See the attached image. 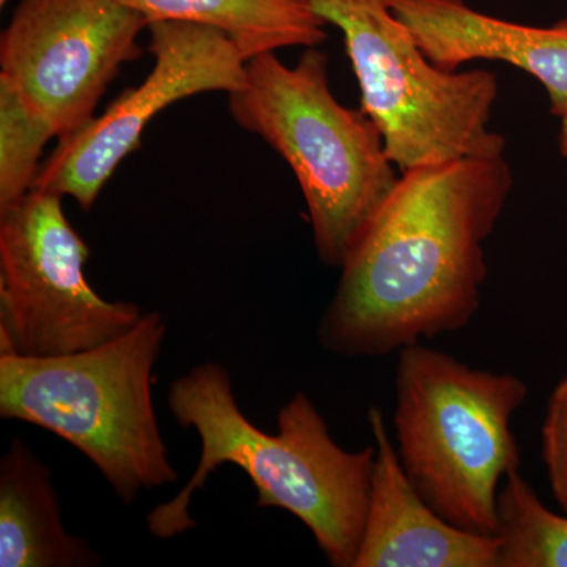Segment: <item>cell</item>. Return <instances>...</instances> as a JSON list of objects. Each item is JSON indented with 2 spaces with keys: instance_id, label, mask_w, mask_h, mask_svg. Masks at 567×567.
<instances>
[{
  "instance_id": "obj_1",
  "label": "cell",
  "mask_w": 567,
  "mask_h": 567,
  "mask_svg": "<svg viewBox=\"0 0 567 567\" xmlns=\"http://www.w3.org/2000/svg\"><path fill=\"white\" fill-rule=\"evenodd\" d=\"M505 155L401 173L347 257L317 339L344 358H380L454 333L481 308L486 241L513 193Z\"/></svg>"
},
{
  "instance_id": "obj_2",
  "label": "cell",
  "mask_w": 567,
  "mask_h": 567,
  "mask_svg": "<svg viewBox=\"0 0 567 567\" xmlns=\"http://www.w3.org/2000/svg\"><path fill=\"white\" fill-rule=\"evenodd\" d=\"M178 425L200 440L199 464L169 502L153 507L147 528L174 539L196 528L194 495L221 465L244 470L257 491V507L297 517L333 567H353L371 496L375 446L347 451L336 443L312 399L295 393L279 410L278 432L268 434L245 415L224 365L197 364L167 390Z\"/></svg>"
},
{
  "instance_id": "obj_3",
  "label": "cell",
  "mask_w": 567,
  "mask_h": 567,
  "mask_svg": "<svg viewBox=\"0 0 567 567\" xmlns=\"http://www.w3.org/2000/svg\"><path fill=\"white\" fill-rule=\"evenodd\" d=\"M328 55L306 48L286 65L276 52L246 63L244 87L229 93L234 122L287 163L303 194L319 259L341 268L386 203L401 171L363 110L342 106Z\"/></svg>"
},
{
  "instance_id": "obj_4",
  "label": "cell",
  "mask_w": 567,
  "mask_h": 567,
  "mask_svg": "<svg viewBox=\"0 0 567 567\" xmlns=\"http://www.w3.org/2000/svg\"><path fill=\"white\" fill-rule=\"evenodd\" d=\"M166 331L162 312L151 311L125 334L82 352L0 353V416L61 436L123 505L177 483L152 394Z\"/></svg>"
},
{
  "instance_id": "obj_5",
  "label": "cell",
  "mask_w": 567,
  "mask_h": 567,
  "mask_svg": "<svg viewBox=\"0 0 567 567\" xmlns=\"http://www.w3.org/2000/svg\"><path fill=\"white\" fill-rule=\"evenodd\" d=\"M398 354L394 447L406 477L450 524L496 536L499 488L520 466L511 424L527 401V383L423 342Z\"/></svg>"
},
{
  "instance_id": "obj_6",
  "label": "cell",
  "mask_w": 567,
  "mask_h": 567,
  "mask_svg": "<svg viewBox=\"0 0 567 567\" xmlns=\"http://www.w3.org/2000/svg\"><path fill=\"white\" fill-rule=\"evenodd\" d=\"M344 35L361 91V110L382 133L401 173L427 164L505 155L491 128L498 99L492 71L436 66L395 17L391 0H311Z\"/></svg>"
},
{
  "instance_id": "obj_7",
  "label": "cell",
  "mask_w": 567,
  "mask_h": 567,
  "mask_svg": "<svg viewBox=\"0 0 567 567\" xmlns=\"http://www.w3.org/2000/svg\"><path fill=\"white\" fill-rule=\"evenodd\" d=\"M89 257L62 196L31 192L0 210V353L82 352L140 322V305L106 300L93 289Z\"/></svg>"
},
{
  "instance_id": "obj_8",
  "label": "cell",
  "mask_w": 567,
  "mask_h": 567,
  "mask_svg": "<svg viewBox=\"0 0 567 567\" xmlns=\"http://www.w3.org/2000/svg\"><path fill=\"white\" fill-rule=\"evenodd\" d=\"M148 25L121 0H20L0 39V78L62 140L93 121Z\"/></svg>"
},
{
  "instance_id": "obj_9",
  "label": "cell",
  "mask_w": 567,
  "mask_h": 567,
  "mask_svg": "<svg viewBox=\"0 0 567 567\" xmlns=\"http://www.w3.org/2000/svg\"><path fill=\"white\" fill-rule=\"evenodd\" d=\"M151 73L126 89L80 132L59 140L41 164L32 192L70 196L91 210L123 159L141 145L148 122L171 104L207 92L244 87L246 59L233 40L192 22H151Z\"/></svg>"
},
{
  "instance_id": "obj_10",
  "label": "cell",
  "mask_w": 567,
  "mask_h": 567,
  "mask_svg": "<svg viewBox=\"0 0 567 567\" xmlns=\"http://www.w3.org/2000/svg\"><path fill=\"white\" fill-rule=\"evenodd\" d=\"M375 446L371 496L353 567H498V536L450 524L406 477L379 406L368 410Z\"/></svg>"
},
{
  "instance_id": "obj_11",
  "label": "cell",
  "mask_w": 567,
  "mask_h": 567,
  "mask_svg": "<svg viewBox=\"0 0 567 567\" xmlns=\"http://www.w3.org/2000/svg\"><path fill=\"white\" fill-rule=\"evenodd\" d=\"M391 9L440 69L509 63L543 84L555 117H567V18L536 28L481 13L465 0H391Z\"/></svg>"
},
{
  "instance_id": "obj_12",
  "label": "cell",
  "mask_w": 567,
  "mask_h": 567,
  "mask_svg": "<svg viewBox=\"0 0 567 567\" xmlns=\"http://www.w3.org/2000/svg\"><path fill=\"white\" fill-rule=\"evenodd\" d=\"M102 565L84 537L70 535L52 473L24 440L0 458V567Z\"/></svg>"
},
{
  "instance_id": "obj_13",
  "label": "cell",
  "mask_w": 567,
  "mask_h": 567,
  "mask_svg": "<svg viewBox=\"0 0 567 567\" xmlns=\"http://www.w3.org/2000/svg\"><path fill=\"white\" fill-rule=\"evenodd\" d=\"M151 22L207 25L234 41L249 61L284 48H319L328 22L311 0H121Z\"/></svg>"
},
{
  "instance_id": "obj_14",
  "label": "cell",
  "mask_w": 567,
  "mask_h": 567,
  "mask_svg": "<svg viewBox=\"0 0 567 567\" xmlns=\"http://www.w3.org/2000/svg\"><path fill=\"white\" fill-rule=\"evenodd\" d=\"M496 520L498 567H567V513L548 509L518 470L499 488Z\"/></svg>"
},
{
  "instance_id": "obj_15",
  "label": "cell",
  "mask_w": 567,
  "mask_h": 567,
  "mask_svg": "<svg viewBox=\"0 0 567 567\" xmlns=\"http://www.w3.org/2000/svg\"><path fill=\"white\" fill-rule=\"evenodd\" d=\"M54 137L51 123L0 78V210L32 192L44 145Z\"/></svg>"
},
{
  "instance_id": "obj_16",
  "label": "cell",
  "mask_w": 567,
  "mask_h": 567,
  "mask_svg": "<svg viewBox=\"0 0 567 567\" xmlns=\"http://www.w3.org/2000/svg\"><path fill=\"white\" fill-rule=\"evenodd\" d=\"M540 453L551 495L567 513V377L548 398L540 427Z\"/></svg>"
},
{
  "instance_id": "obj_17",
  "label": "cell",
  "mask_w": 567,
  "mask_h": 567,
  "mask_svg": "<svg viewBox=\"0 0 567 567\" xmlns=\"http://www.w3.org/2000/svg\"><path fill=\"white\" fill-rule=\"evenodd\" d=\"M558 145L559 152L567 159V117L559 121Z\"/></svg>"
},
{
  "instance_id": "obj_18",
  "label": "cell",
  "mask_w": 567,
  "mask_h": 567,
  "mask_svg": "<svg viewBox=\"0 0 567 567\" xmlns=\"http://www.w3.org/2000/svg\"><path fill=\"white\" fill-rule=\"evenodd\" d=\"M7 2H9V0H0V7H6Z\"/></svg>"
}]
</instances>
